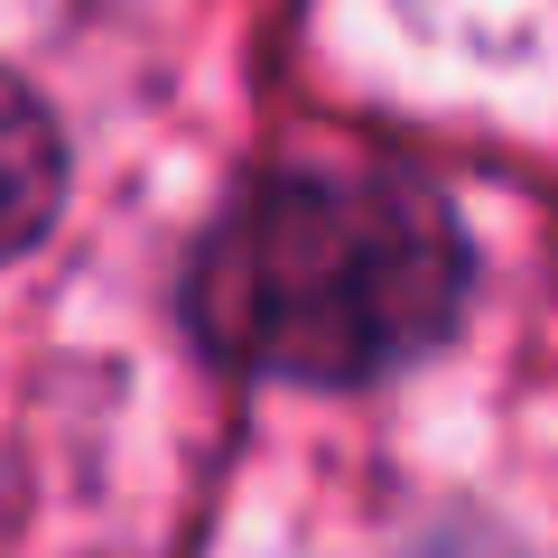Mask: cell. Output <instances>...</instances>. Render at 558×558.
<instances>
[{
    "instance_id": "6da1fadb",
    "label": "cell",
    "mask_w": 558,
    "mask_h": 558,
    "mask_svg": "<svg viewBox=\"0 0 558 558\" xmlns=\"http://www.w3.org/2000/svg\"><path fill=\"white\" fill-rule=\"evenodd\" d=\"M465 223L410 168H270L205 233L186 317L223 363L307 391L381 381L457 326Z\"/></svg>"
},
{
    "instance_id": "7a4b0ae2",
    "label": "cell",
    "mask_w": 558,
    "mask_h": 558,
    "mask_svg": "<svg viewBox=\"0 0 558 558\" xmlns=\"http://www.w3.org/2000/svg\"><path fill=\"white\" fill-rule=\"evenodd\" d=\"M65 196V131L47 121V102L0 65V260H20L28 242L57 223Z\"/></svg>"
}]
</instances>
